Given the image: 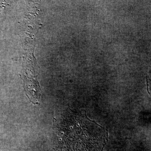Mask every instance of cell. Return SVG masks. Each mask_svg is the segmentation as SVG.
Here are the masks:
<instances>
[{"label": "cell", "instance_id": "obj_2", "mask_svg": "<svg viewBox=\"0 0 151 151\" xmlns=\"http://www.w3.org/2000/svg\"><path fill=\"white\" fill-rule=\"evenodd\" d=\"M146 79H147V89L148 92L149 94H150V92H149V91L148 84V82L147 79V78H146Z\"/></svg>", "mask_w": 151, "mask_h": 151}, {"label": "cell", "instance_id": "obj_1", "mask_svg": "<svg viewBox=\"0 0 151 151\" xmlns=\"http://www.w3.org/2000/svg\"><path fill=\"white\" fill-rule=\"evenodd\" d=\"M85 116H86V119H88V120H89V121H90V122H94V124H96V125H97V126H99V127H100V128H103V129H104L103 128V127H101V126H100V125H99V124H97V123H96V122H95V121H92V120H90V119H88V117H87V116H86V111H85Z\"/></svg>", "mask_w": 151, "mask_h": 151}]
</instances>
